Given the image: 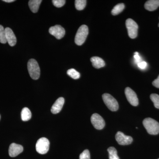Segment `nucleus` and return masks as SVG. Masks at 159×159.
I'll return each instance as SVG.
<instances>
[{
	"instance_id": "f257e3e1",
	"label": "nucleus",
	"mask_w": 159,
	"mask_h": 159,
	"mask_svg": "<svg viewBox=\"0 0 159 159\" xmlns=\"http://www.w3.org/2000/svg\"><path fill=\"white\" fill-rule=\"evenodd\" d=\"M143 124L150 134L157 135L159 133V123L154 119L146 118L143 120Z\"/></svg>"
},
{
	"instance_id": "f03ea898",
	"label": "nucleus",
	"mask_w": 159,
	"mask_h": 159,
	"mask_svg": "<svg viewBox=\"0 0 159 159\" xmlns=\"http://www.w3.org/2000/svg\"><path fill=\"white\" fill-rule=\"evenodd\" d=\"M28 70L32 79L36 80L39 78L40 70L38 63L35 59L29 60L28 63Z\"/></svg>"
},
{
	"instance_id": "7ed1b4c3",
	"label": "nucleus",
	"mask_w": 159,
	"mask_h": 159,
	"mask_svg": "<svg viewBox=\"0 0 159 159\" xmlns=\"http://www.w3.org/2000/svg\"><path fill=\"white\" fill-rule=\"evenodd\" d=\"M89 34V29L86 25H82L77 30L75 38V42L78 46L82 45L85 41Z\"/></svg>"
},
{
	"instance_id": "20e7f679",
	"label": "nucleus",
	"mask_w": 159,
	"mask_h": 159,
	"mask_svg": "<svg viewBox=\"0 0 159 159\" xmlns=\"http://www.w3.org/2000/svg\"><path fill=\"white\" fill-rule=\"evenodd\" d=\"M102 99L109 109L116 111L119 109V103L115 98L108 93H104L102 96Z\"/></svg>"
},
{
	"instance_id": "39448f33",
	"label": "nucleus",
	"mask_w": 159,
	"mask_h": 159,
	"mask_svg": "<svg viewBox=\"0 0 159 159\" xmlns=\"http://www.w3.org/2000/svg\"><path fill=\"white\" fill-rule=\"evenodd\" d=\"M50 147V142L47 138H42L38 140L36 144V151L41 154L48 152Z\"/></svg>"
},
{
	"instance_id": "423d86ee",
	"label": "nucleus",
	"mask_w": 159,
	"mask_h": 159,
	"mask_svg": "<svg viewBox=\"0 0 159 159\" xmlns=\"http://www.w3.org/2000/svg\"><path fill=\"white\" fill-rule=\"evenodd\" d=\"M125 25L128 31V35L131 39H134L138 35L139 26L136 23L131 19H128L125 22Z\"/></svg>"
},
{
	"instance_id": "0eeeda50",
	"label": "nucleus",
	"mask_w": 159,
	"mask_h": 159,
	"mask_svg": "<svg viewBox=\"0 0 159 159\" xmlns=\"http://www.w3.org/2000/svg\"><path fill=\"white\" fill-rule=\"evenodd\" d=\"M91 121L92 124L96 129L100 130L102 129L105 126V121L99 114H93L91 116Z\"/></svg>"
},
{
	"instance_id": "6e6552de",
	"label": "nucleus",
	"mask_w": 159,
	"mask_h": 159,
	"mask_svg": "<svg viewBox=\"0 0 159 159\" xmlns=\"http://www.w3.org/2000/svg\"><path fill=\"white\" fill-rule=\"evenodd\" d=\"M125 93L126 99L131 105L134 106L139 105V99L134 91L130 88L127 87L125 89Z\"/></svg>"
},
{
	"instance_id": "1a4fd4ad",
	"label": "nucleus",
	"mask_w": 159,
	"mask_h": 159,
	"mask_svg": "<svg viewBox=\"0 0 159 159\" xmlns=\"http://www.w3.org/2000/svg\"><path fill=\"white\" fill-rule=\"evenodd\" d=\"M49 32L57 39H62L64 36L66 32L64 29L59 25L51 27L49 29Z\"/></svg>"
},
{
	"instance_id": "9d476101",
	"label": "nucleus",
	"mask_w": 159,
	"mask_h": 159,
	"mask_svg": "<svg viewBox=\"0 0 159 159\" xmlns=\"http://www.w3.org/2000/svg\"><path fill=\"white\" fill-rule=\"evenodd\" d=\"M116 141L120 145H128L130 144L133 142L131 137L124 134L122 132L119 131L116 135Z\"/></svg>"
},
{
	"instance_id": "9b49d317",
	"label": "nucleus",
	"mask_w": 159,
	"mask_h": 159,
	"mask_svg": "<svg viewBox=\"0 0 159 159\" xmlns=\"http://www.w3.org/2000/svg\"><path fill=\"white\" fill-rule=\"evenodd\" d=\"M23 150H24V148L21 145H18L14 143H12L9 146V155L11 157H14L21 153Z\"/></svg>"
},
{
	"instance_id": "f8f14e48",
	"label": "nucleus",
	"mask_w": 159,
	"mask_h": 159,
	"mask_svg": "<svg viewBox=\"0 0 159 159\" xmlns=\"http://www.w3.org/2000/svg\"><path fill=\"white\" fill-rule=\"evenodd\" d=\"M6 40L9 44L11 47H13L16 44V38L14 32L11 29L6 28L5 29Z\"/></svg>"
},
{
	"instance_id": "ddd939ff",
	"label": "nucleus",
	"mask_w": 159,
	"mask_h": 159,
	"mask_svg": "<svg viewBox=\"0 0 159 159\" xmlns=\"http://www.w3.org/2000/svg\"><path fill=\"white\" fill-rule=\"evenodd\" d=\"M64 102L65 99L63 97H60L57 99L51 107V112L54 114L59 113L62 109Z\"/></svg>"
},
{
	"instance_id": "4468645a",
	"label": "nucleus",
	"mask_w": 159,
	"mask_h": 159,
	"mask_svg": "<svg viewBox=\"0 0 159 159\" xmlns=\"http://www.w3.org/2000/svg\"><path fill=\"white\" fill-rule=\"evenodd\" d=\"M159 7V0H149L145 4V9L149 11H154Z\"/></svg>"
},
{
	"instance_id": "2eb2a0df",
	"label": "nucleus",
	"mask_w": 159,
	"mask_h": 159,
	"mask_svg": "<svg viewBox=\"0 0 159 159\" xmlns=\"http://www.w3.org/2000/svg\"><path fill=\"white\" fill-rule=\"evenodd\" d=\"M91 61L93 66L96 69H99L103 67L105 65V63L103 60L98 57H91Z\"/></svg>"
},
{
	"instance_id": "dca6fc26",
	"label": "nucleus",
	"mask_w": 159,
	"mask_h": 159,
	"mask_svg": "<svg viewBox=\"0 0 159 159\" xmlns=\"http://www.w3.org/2000/svg\"><path fill=\"white\" fill-rule=\"evenodd\" d=\"M42 2V1L41 0H30L29 1V7L31 11H32L33 13H36L38 11L40 5Z\"/></svg>"
},
{
	"instance_id": "f3484780",
	"label": "nucleus",
	"mask_w": 159,
	"mask_h": 159,
	"mask_svg": "<svg viewBox=\"0 0 159 159\" xmlns=\"http://www.w3.org/2000/svg\"><path fill=\"white\" fill-rule=\"evenodd\" d=\"M31 111L27 107H24L21 111V119L22 121H29L31 119Z\"/></svg>"
},
{
	"instance_id": "a211bd4d",
	"label": "nucleus",
	"mask_w": 159,
	"mask_h": 159,
	"mask_svg": "<svg viewBox=\"0 0 159 159\" xmlns=\"http://www.w3.org/2000/svg\"><path fill=\"white\" fill-rule=\"evenodd\" d=\"M125 8V5L123 3H120L116 5L111 11L113 15L116 16L121 13Z\"/></svg>"
},
{
	"instance_id": "6ab92c4d",
	"label": "nucleus",
	"mask_w": 159,
	"mask_h": 159,
	"mask_svg": "<svg viewBox=\"0 0 159 159\" xmlns=\"http://www.w3.org/2000/svg\"><path fill=\"white\" fill-rule=\"evenodd\" d=\"M109 153V159H120L117 154V151L116 148L113 147H109L107 149Z\"/></svg>"
},
{
	"instance_id": "aec40b11",
	"label": "nucleus",
	"mask_w": 159,
	"mask_h": 159,
	"mask_svg": "<svg viewBox=\"0 0 159 159\" xmlns=\"http://www.w3.org/2000/svg\"><path fill=\"white\" fill-rule=\"evenodd\" d=\"M86 0H76L75 1V7L78 10H82L84 9L86 5Z\"/></svg>"
},
{
	"instance_id": "412c9836",
	"label": "nucleus",
	"mask_w": 159,
	"mask_h": 159,
	"mask_svg": "<svg viewBox=\"0 0 159 159\" xmlns=\"http://www.w3.org/2000/svg\"><path fill=\"white\" fill-rule=\"evenodd\" d=\"M67 74L70 77L74 79H78L80 77V74L79 72L74 69H70L67 72Z\"/></svg>"
},
{
	"instance_id": "4be33fe9",
	"label": "nucleus",
	"mask_w": 159,
	"mask_h": 159,
	"mask_svg": "<svg viewBox=\"0 0 159 159\" xmlns=\"http://www.w3.org/2000/svg\"><path fill=\"white\" fill-rule=\"evenodd\" d=\"M6 37L5 29L2 26L0 25V43L5 44L7 43Z\"/></svg>"
},
{
	"instance_id": "5701e85b",
	"label": "nucleus",
	"mask_w": 159,
	"mask_h": 159,
	"mask_svg": "<svg viewBox=\"0 0 159 159\" xmlns=\"http://www.w3.org/2000/svg\"><path fill=\"white\" fill-rule=\"evenodd\" d=\"M150 99L153 102L155 107L159 109V95L157 94H152L150 95Z\"/></svg>"
},
{
	"instance_id": "b1692460",
	"label": "nucleus",
	"mask_w": 159,
	"mask_h": 159,
	"mask_svg": "<svg viewBox=\"0 0 159 159\" xmlns=\"http://www.w3.org/2000/svg\"><path fill=\"white\" fill-rule=\"evenodd\" d=\"M80 159H90V154L88 149L84 150L80 154L79 157Z\"/></svg>"
},
{
	"instance_id": "393cba45",
	"label": "nucleus",
	"mask_w": 159,
	"mask_h": 159,
	"mask_svg": "<svg viewBox=\"0 0 159 159\" xmlns=\"http://www.w3.org/2000/svg\"><path fill=\"white\" fill-rule=\"evenodd\" d=\"M52 3L54 6L57 8H61L65 4L66 1L65 0H53Z\"/></svg>"
},
{
	"instance_id": "a878e982",
	"label": "nucleus",
	"mask_w": 159,
	"mask_h": 159,
	"mask_svg": "<svg viewBox=\"0 0 159 159\" xmlns=\"http://www.w3.org/2000/svg\"><path fill=\"white\" fill-rule=\"evenodd\" d=\"M134 58L135 59V62L137 63H139V62H141V57L139 55V53L138 52H136L134 53Z\"/></svg>"
},
{
	"instance_id": "bb28decb",
	"label": "nucleus",
	"mask_w": 159,
	"mask_h": 159,
	"mask_svg": "<svg viewBox=\"0 0 159 159\" xmlns=\"http://www.w3.org/2000/svg\"><path fill=\"white\" fill-rule=\"evenodd\" d=\"M137 65H138V67H139V68L142 69V70L146 68L147 66V63L144 61H141V62H139Z\"/></svg>"
},
{
	"instance_id": "cd10ccee",
	"label": "nucleus",
	"mask_w": 159,
	"mask_h": 159,
	"mask_svg": "<svg viewBox=\"0 0 159 159\" xmlns=\"http://www.w3.org/2000/svg\"><path fill=\"white\" fill-rule=\"evenodd\" d=\"M152 84L154 86L159 89V75L157 79L155 80L152 82Z\"/></svg>"
},
{
	"instance_id": "c85d7f7f",
	"label": "nucleus",
	"mask_w": 159,
	"mask_h": 159,
	"mask_svg": "<svg viewBox=\"0 0 159 159\" xmlns=\"http://www.w3.org/2000/svg\"><path fill=\"white\" fill-rule=\"evenodd\" d=\"M3 1L6 2L11 3L15 2V0H3Z\"/></svg>"
},
{
	"instance_id": "c756f323",
	"label": "nucleus",
	"mask_w": 159,
	"mask_h": 159,
	"mask_svg": "<svg viewBox=\"0 0 159 159\" xmlns=\"http://www.w3.org/2000/svg\"><path fill=\"white\" fill-rule=\"evenodd\" d=\"M0 119H1V116H0Z\"/></svg>"
},
{
	"instance_id": "7c9ffc66",
	"label": "nucleus",
	"mask_w": 159,
	"mask_h": 159,
	"mask_svg": "<svg viewBox=\"0 0 159 159\" xmlns=\"http://www.w3.org/2000/svg\"><path fill=\"white\" fill-rule=\"evenodd\" d=\"M158 26H159V23Z\"/></svg>"
},
{
	"instance_id": "2f4dec72",
	"label": "nucleus",
	"mask_w": 159,
	"mask_h": 159,
	"mask_svg": "<svg viewBox=\"0 0 159 159\" xmlns=\"http://www.w3.org/2000/svg\"></svg>"
}]
</instances>
